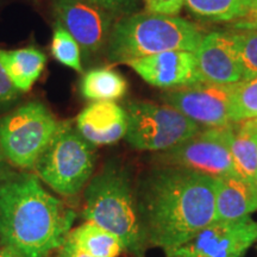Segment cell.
<instances>
[{
	"instance_id": "f546056e",
	"label": "cell",
	"mask_w": 257,
	"mask_h": 257,
	"mask_svg": "<svg viewBox=\"0 0 257 257\" xmlns=\"http://www.w3.org/2000/svg\"><path fill=\"white\" fill-rule=\"evenodd\" d=\"M2 248H0V257H22L19 256L17 252L14 251L12 249L8 248V246H3L0 245Z\"/></svg>"
},
{
	"instance_id": "ffe728a7",
	"label": "cell",
	"mask_w": 257,
	"mask_h": 257,
	"mask_svg": "<svg viewBox=\"0 0 257 257\" xmlns=\"http://www.w3.org/2000/svg\"><path fill=\"white\" fill-rule=\"evenodd\" d=\"M253 0H185L188 11L210 22L240 21L245 17Z\"/></svg>"
},
{
	"instance_id": "2e32d148",
	"label": "cell",
	"mask_w": 257,
	"mask_h": 257,
	"mask_svg": "<svg viewBox=\"0 0 257 257\" xmlns=\"http://www.w3.org/2000/svg\"><path fill=\"white\" fill-rule=\"evenodd\" d=\"M0 61L21 92L30 91L46 66L47 57L36 48H22L16 50L0 49Z\"/></svg>"
},
{
	"instance_id": "277c9868",
	"label": "cell",
	"mask_w": 257,
	"mask_h": 257,
	"mask_svg": "<svg viewBox=\"0 0 257 257\" xmlns=\"http://www.w3.org/2000/svg\"><path fill=\"white\" fill-rule=\"evenodd\" d=\"M204 34L197 25L176 16L140 12L124 16L112 27L107 40V57L112 63L170 50L194 51Z\"/></svg>"
},
{
	"instance_id": "ac0fdd59",
	"label": "cell",
	"mask_w": 257,
	"mask_h": 257,
	"mask_svg": "<svg viewBox=\"0 0 257 257\" xmlns=\"http://www.w3.org/2000/svg\"><path fill=\"white\" fill-rule=\"evenodd\" d=\"M68 238L93 257H118L124 250L115 234L87 220L70 231Z\"/></svg>"
},
{
	"instance_id": "4316f807",
	"label": "cell",
	"mask_w": 257,
	"mask_h": 257,
	"mask_svg": "<svg viewBox=\"0 0 257 257\" xmlns=\"http://www.w3.org/2000/svg\"><path fill=\"white\" fill-rule=\"evenodd\" d=\"M233 28L238 30H257V0H253L245 17L237 21L233 24Z\"/></svg>"
},
{
	"instance_id": "7402d4cb",
	"label": "cell",
	"mask_w": 257,
	"mask_h": 257,
	"mask_svg": "<svg viewBox=\"0 0 257 257\" xmlns=\"http://www.w3.org/2000/svg\"><path fill=\"white\" fill-rule=\"evenodd\" d=\"M51 54L63 66L82 73L81 48L68 31L57 22L51 40Z\"/></svg>"
},
{
	"instance_id": "30bf717a",
	"label": "cell",
	"mask_w": 257,
	"mask_h": 257,
	"mask_svg": "<svg viewBox=\"0 0 257 257\" xmlns=\"http://www.w3.org/2000/svg\"><path fill=\"white\" fill-rule=\"evenodd\" d=\"M236 85L198 82L167 92L162 99L198 125L221 127L231 124V101Z\"/></svg>"
},
{
	"instance_id": "1f68e13d",
	"label": "cell",
	"mask_w": 257,
	"mask_h": 257,
	"mask_svg": "<svg viewBox=\"0 0 257 257\" xmlns=\"http://www.w3.org/2000/svg\"><path fill=\"white\" fill-rule=\"evenodd\" d=\"M252 130H253V128H252ZM255 133H256V136H257V131H255Z\"/></svg>"
},
{
	"instance_id": "4dcf8cb0",
	"label": "cell",
	"mask_w": 257,
	"mask_h": 257,
	"mask_svg": "<svg viewBox=\"0 0 257 257\" xmlns=\"http://www.w3.org/2000/svg\"><path fill=\"white\" fill-rule=\"evenodd\" d=\"M255 188H256V193H257V178H256V184H255Z\"/></svg>"
},
{
	"instance_id": "4fadbf2b",
	"label": "cell",
	"mask_w": 257,
	"mask_h": 257,
	"mask_svg": "<svg viewBox=\"0 0 257 257\" xmlns=\"http://www.w3.org/2000/svg\"><path fill=\"white\" fill-rule=\"evenodd\" d=\"M126 64L155 87L180 88L201 82L192 51H165L133 60Z\"/></svg>"
},
{
	"instance_id": "603a6c76",
	"label": "cell",
	"mask_w": 257,
	"mask_h": 257,
	"mask_svg": "<svg viewBox=\"0 0 257 257\" xmlns=\"http://www.w3.org/2000/svg\"><path fill=\"white\" fill-rule=\"evenodd\" d=\"M230 35L242 66L243 80L257 78V30H238Z\"/></svg>"
},
{
	"instance_id": "44dd1931",
	"label": "cell",
	"mask_w": 257,
	"mask_h": 257,
	"mask_svg": "<svg viewBox=\"0 0 257 257\" xmlns=\"http://www.w3.org/2000/svg\"><path fill=\"white\" fill-rule=\"evenodd\" d=\"M257 118V78L243 80L234 88L231 101V123Z\"/></svg>"
},
{
	"instance_id": "5b68a950",
	"label": "cell",
	"mask_w": 257,
	"mask_h": 257,
	"mask_svg": "<svg viewBox=\"0 0 257 257\" xmlns=\"http://www.w3.org/2000/svg\"><path fill=\"white\" fill-rule=\"evenodd\" d=\"M41 181L62 197H74L93 176L92 144L69 123L59 124L55 135L35 165Z\"/></svg>"
},
{
	"instance_id": "7a4b0ae2",
	"label": "cell",
	"mask_w": 257,
	"mask_h": 257,
	"mask_svg": "<svg viewBox=\"0 0 257 257\" xmlns=\"http://www.w3.org/2000/svg\"><path fill=\"white\" fill-rule=\"evenodd\" d=\"M75 219L74 211L44 189L31 173H11L0 181V245L22 257H50Z\"/></svg>"
},
{
	"instance_id": "d6a6232c",
	"label": "cell",
	"mask_w": 257,
	"mask_h": 257,
	"mask_svg": "<svg viewBox=\"0 0 257 257\" xmlns=\"http://www.w3.org/2000/svg\"><path fill=\"white\" fill-rule=\"evenodd\" d=\"M138 257H143V256H138Z\"/></svg>"
},
{
	"instance_id": "8fae6325",
	"label": "cell",
	"mask_w": 257,
	"mask_h": 257,
	"mask_svg": "<svg viewBox=\"0 0 257 257\" xmlns=\"http://www.w3.org/2000/svg\"><path fill=\"white\" fill-rule=\"evenodd\" d=\"M54 9L57 22L85 53H96L107 42L114 17L108 11L88 0H55Z\"/></svg>"
},
{
	"instance_id": "7c38bea8",
	"label": "cell",
	"mask_w": 257,
	"mask_h": 257,
	"mask_svg": "<svg viewBox=\"0 0 257 257\" xmlns=\"http://www.w3.org/2000/svg\"><path fill=\"white\" fill-rule=\"evenodd\" d=\"M201 82L233 85L243 81V72L230 32H211L193 51Z\"/></svg>"
},
{
	"instance_id": "e0dca14e",
	"label": "cell",
	"mask_w": 257,
	"mask_h": 257,
	"mask_svg": "<svg viewBox=\"0 0 257 257\" xmlns=\"http://www.w3.org/2000/svg\"><path fill=\"white\" fill-rule=\"evenodd\" d=\"M231 155L237 176L255 187L257 178V136L245 121L232 123Z\"/></svg>"
},
{
	"instance_id": "6da1fadb",
	"label": "cell",
	"mask_w": 257,
	"mask_h": 257,
	"mask_svg": "<svg viewBox=\"0 0 257 257\" xmlns=\"http://www.w3.org/2000/svg\"><path fill=\"white\" fill-rule=\"evenodd\" d=\"M217 178L181 167L150 170L136 188L148 245L173 249L216 220Z\"/></svg>"
},
{
	"instance_id": "9a60e30c",
	"label": "cell",
	"mask_w": 257,
	"mask_h": 257,
	"mask_svg": "<svg viewBox=\"0 0 257 257\" xmlns=\"http://www.w3.org/2000/svg\"><path fill=\"white\" fill-rule=\"evenodd\" d=\"M257 211L256 188L239 176L217 178L216 220L237 221Z\"/></svg>"
},
{
	"instance_id": "cb8c5ba5",
	"label": "cell",
	"mask_w": 257,
	"mask_h": 257,
	"mask_svg": "<svg viewBox=\"0 0 257 257\" xmlns=\"http://www.w3.org/2000/svg\"><path fill=\"white\" fill-rule=\"evenodd\" d=\"M113 16L133 15L140 8L141 0H88Z\"/></svg>"
},
{
	"instance_id": "d4e9b609",
	"label": "cell",
	"mask_w": 257,
	"mask_h": 257,
	"mask_svg": "<svg viewBox=\"0 0 257 257\" xmlns=\"http://www.w3.org/2000/svg\"><path fill=\"white\" fill-rule=\"evenodd\" d=\"M147 11L153 14L176 16L185 5V0H144Z\"/></svg>"
},
{
	"instance_id": "484cf974",
	"label": "cell",
	"mask_w": 257,
	"mask_h": 257,
	"mask_svg": "<svg viewBox=\"0 0 257 257\" xmlns=\"http://www.w3.org/2000/svg\"><path fill=\"white\" fill-rule=\"evenodd\" d=\"M21 91L16 87L0 61V106L9 105L17 100L21 95Z\"/></svg>"
},
{
	"instance_id": "d6986e66",
	"label": "cell",
	"mask_w": 257,
	"mask_h": 257,
	"mask_svg": "<svg viewBox=\"0 0 257 257\" xmlns=\"http://www.w3.org/2000/svg\"><path fill=\"white\" fill-rule=\"evenodd\" d=\"M82 95L94 101H114L124 96L126 80L113 69H92L83 75L80 85Z\"/></svg>"
},
{
	"instance_id": "5bb4252c",
	"label": "cell",
	"mask_w": 257,
	"mask_h": 257,
	"mask_svg": "<svg viewBox=\"0 0 257 257\" xmlns=\"http://www.w3.org/2000/svg\"><path fill=\"white\" fill-rule=\"evenodd\" d=\"M76 130L92 146L117 143L126 135V111L114 101H94L79 113Z\"/></svg>"
},
{
	"instance_id": "ba28073f",
	"label": "cell",
	"mask_w": 257,
	"mask_h": 257,
	"mask_svg": "<svg viewBox=\"0 0 257 257\" xmlns=\"http://www.w3.org/2000/svg\"><path fill=\"white\" fill-rule=\"evenodd\" d=\"M232 134V123L199 131L185 142L161 153L157 162L160 166L181 167L212 178L237 175L231 155Z\"/></svg>"
},
{
	"instance_id": "52a82bcc",
	"label": "cell",
	"mask_w": 257,
	"mask_h": 257,
	"mask_svg": "<svg viewBox=\"0 0 257 257\" xmlns=\"http://www.w3.org/2000/svg\"><path fill=\"white\" fill-rule=\"evenodd\" d=\"M128 146L146 152H165L197 135L200 126L169 105L149 101L128 102Z\"/></svg>"
},
{
	"instance_id": "3957f363",
	"label": "cell",
	"mask_w": 257,
	"mask_h": 257,
	"mask_svg": "<svg viewBox=\"0 0 257 257\" xmlns=\"http://www.w3.org/2000/svg\"><path fill=\"white\" fill-rule=\"evenodd\" d=\"M83 198L86 220L115 234L124 250L142 256L148 243L138 213L136 192L126 170L117 165L106 166L89 180Z\"/></svg>"
},
{
	"instance_id": "f1b7e54d",
	"label": "cell",
	"mask_w": 257,
	"mask_h": 257,
	"mask_svg": "<svg viewBox=\"0 0 257 257\" xmlns=\"http://www.w3.org/2000/svg\"><path fill=\"white\" fill-rule=\"evenodd\" d=\"M10 174H11V172H10L9 167L6 165V159L5 156L3 155L2 150H0V181H3V180Z\"/></svg>"
},
{
	"instance_id": "83f0119b",
	"label": "cell",
	"mask_w": 257,
	"mask_h": 257,
	"mask_svg": "<svg viewBox=\"0 0 257 257\" xmlns=\"http://www.w3.org/2000/svg\"><path fill=\"white\" fill-rule=\"evenodd\" d=\"M59 257H93L83 251L82 249H80L72 239H69L67 237L66 242L63 243V245L59 249Z\"/></svg>"
},
{
	"instance_id": "8992f818",
	"label": "cell",
	"mask_w": 257,
	"mask_h": 257,
	"mask_svg": "<svg viewBox=\"0 0 257 257\" xmlns=\"http://www.w3.org/2000/svg\"><path fill=\"white\" fill-rule=\"evenodd\" d=\"M60 121L38 101H30L0 118V150L12 166L34 169Z\"/></svg>"
},
{
	"instance_id": "9c48e42d",
	"label": "cell",
	"mask_w": 257,
	"mask_h": 257,
	"mask_svg": "<svg viewBox=\"0 0 257 257\" xmlns=\"http://www.w3.org/2000/svg\"><path fill=\"white\" fill-rule=\"evenodd\" d=\"M257 242V221H214L181 245L165 250L166 257H244Z\"/></svg>"
}]
</instances>
